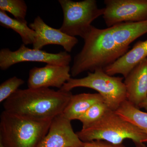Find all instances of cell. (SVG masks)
<instances>
[{"mask_svg":"<svg viewBox=\"0 0 147 147\" xmlns=\"http://www.w3.org/2000/svg\"><path fill=\"white\" fill-rule=\"evenodd\" d=\"M71 92L50 88L18 89L4 102L7 112L32 120L51 121L62 114L71 98Z\"/></svg>","mask_w":147,"mask_h":147,"instance_id":"cell-1","label":"cell"},{"mask_svg":"<svg viewBox=\"0 0 147 147\" xmlns=\"http://www.w3.org/2000/svg\"><path fill=\"white\" fill-rule=\"evenodd\" d=\"M84 40L82 50L74 59L70 71L73 77L85 71L93 72L98 69H104L129 50L120 44L111 28L101 29L92 26Z\"/></svg>","mask_w":147,"mask_h":147,"instance_id":"cell-2","label":"cell"},{"mask_svg":"<svg viewBox=\"0 0 147 147\" xmlns=\"http://www.w3.org/2000/svg\"><path fill=\"white\" fill-rule=\"evenodd\" d=\"M76 133L84 142L102 140L121 144L124 140L129 139L136 147H147L145 144L147 136L144 132L111 110L89 127Z\"/></svg>","mask_w":147,"mask_h":147,"instance_id":"cell-3","label":"cell"},{"mask_svg":"<svg viewBox=\"0 0 147 147\" xmlns=\"http://www.w3.org/2000/svg\"><path fill=\"white\" fill-rule=\"evenodd\" d=\"M51 121L32 120L4 110L0 116V144L4 147H36L47 134Z\"/></svg>","mask_w":147,"mask_h":147,"instance_id":"cell-4","label":"cell"},{"mask_svg":"<svg viewBox=\"0 0 147 147\" xmlns=\"http://www.w3.org/2000/svg\"><path fill=\"white\" fill-rule=\"evenodd\" d=\"M123 78L110 76L103 69H98L80 79L70 78L60 89L71 92L78 87L89 88L96 91L103 98L110 110L115 111L126 100V90Z\"/></svg>","mask_w":147,"mask_h":147,"instance_id":"cell-5","label":"cell"},{"mask_svg":"<svg viewBox=\"0 0 147 147\" xmlns=\"http://www.w3.org/2000/svg\"><path fill=\"white\" fill-rule=\"evenodd\" d=\"M58 2L63 16L59 30L69 36H79L85 39L91 30L92 22L104 13V8H99L96 0H59Z\"/></svg>","mask_w":147,"mask_h":147,"instance_id":"cell-6","label":"cell"},{"mask_svg":"<svg viewBox=\"0 0 147 147\" xmlns=\"http://www.w3.org/2000/svg\"><path fill=\"white\" fill-rule=\"evenodd\" d=\"M71 61V55L65 51L58 53H49L41 50L30 49L24 44L16 51H11L7 48L0 50V69L2 70H7L13 65L24 62L67 66Z\"/></svg>","mask_w":147,"mask_h":147,"instance_id":"cell-7","label":"cell"},{"mask_svg":"<svg viewBox=\"0 0 147 147\" xmlns=\"http://www.w3.org/2000/svg\"><path fill=\"white\" fill-rule=\"evenodd\" d=\"M102 17L108 28L147 20V0H105Z\"/></svg>","mask_w":147,"mask_h":147,"instance_id":"cell-8","label":"cell"},{"mask_svg":"<svg viewBox=\"0 0 147 147\" xmlns=\"http://www.w3.org/2000/svg\"><path fill=\"white\" fill-rule=\"evenodd\" d=\"M71 121L63 114L55 117L47 134L36 147H84V142L74 131Z\"/></svg>","mask_w":147,"mask_h":147,"instance_id":"cell-9","label":"cell"},{"mask_svg":"<svg viewBox=\"0 0 147 147\" xmlns=\"http://www.w3.org/2000/svg\"><path fill=\"white\" fill-rule=\"evenodd\" d=\"M69 65L47 64L34 67L29 71L28 88L38 89L55 87L60 89L71 77Z\"/></svg>","mask_w":147,"mask_h":147,"instance_id":"cell-10","label":"cell"},{"mask_svg":"<svg viewBox=\"0 0 147 147\" xmlns=\"http://www.w3.org/2000/svg\"><path fill=\"white\" fill-rule=\"evenodd\" d=\"M29 26L36 34L35 41L33 44L34 49L41 50L45 45H59L63 47L66 52L70 53L78 43V40L76 37L69 36L59 29L50 27L39 16L29 24Z\"/></svg>","mask_w":147,"mask_h":147,"instance_id":"cell-11","label":"cell"},{"mask_svg":"<svg viewBox=\"0 0 147 147\" xmlns=\"http://www.w3.org/2000/svg\"><path fill=\"white\" fill-rule=\"evenodd\" d=\"M126 100L139 108L147 96V58L136 65L124 81Z\"/></svg>","mask_w":147,"mask_h":147,"instance_id":"cell-12","label":"cell"},{"mask_svg":"<svg viewBox=\"0 0 147 147\" xmlns=\"http://www.w3.org/2000/svg\"><path fill=\"white\" fill-rule=\"evenodd\" d=\"M147 58V40H140L132 49L103 70L110 76L121 74L125 78L136 65Z\"/></svg>","mask_w":147,"mask_h":147,"instance_id":"cell-13","label":"cell"},{"mask_svg":"<svg viewBox=\"0 0 147 147\" xmlns=\"http://www.w3.org/2000/svg\"><path fill=\"white\" fill-rule=\"evenodd\" d=\"M102 101H104V99L98 93L72 94L62 114L70 121L78 120L92 105Z\"/></svg>","mask_w":147,"mask_h":147,"instance_id":"cell-14","label":"cell"},{"mask_svg":"<svg viewBox=\"0 0 147 147\" xmlns=\"http://www.w3.org/2000/svg\"><path fill=\"white\" fill-rule=\"evenodd\" d=\"M0 25L6 28L11 29L18 34L24 45H33L34 43L36 34L33 30L28 26L27 22L11 18L5 11L0 10Z\"/></svg>","mask_w":147,"mask_h":147,"instance_id":"cell-15","label":"cell"},{"mask_svg":"<svg viewBox=\"0 0 147 147\" xmlns=\"http://www.w3.org/2000/svg\"><path fill=\"white\" fill-rule=\"evenodd\" d=\"M115 112L122 118L143 130L147 136L145 143L147 142V113L140 110L127 100Z\"/></svg>","mask_w":147,"mask_h":147,"instance_id":"cell-16","label":"cell"},{"mask_svg":"<svg viewBox=\"0 0 147 147\" xmlns=\"http://www.w3.org/2000/svg\"><path fill=\"white\" fill-rule=\"evenodd\" d=\"M110 110L104 101L97 102L92 106L78 120L82 124V129L88 128L100 119Z\"/></svg>","mask_w":147,"mask_h":147,"instance_id":"cell-17","label":"cell"},{"mask_svg":"<svg viewBox=\"0 0 147 147\" xmlns=\"http://www.w3.org/2000/svg\"><path fill=\"white\" fill-rule=\"evenodd\" d=\"M0 10L9 12L17 20L27 22L28 6L24 0H1Z\"/></svg>","mask_w":147,"mask_h":147,"instance_id":"cell-18","label":"cell"},{"mask_svg":"<svg viewBox=\"0 0 147 147\" xmlns=\"http://www.w3.org/2000/svg\"><path fill=\"white\" fill-rule=\"evenodd\" d=\"M24 83L23 79L14 76L2 83L0 85V102H4Z\"/></svg>","mask_w":147,"mask_h":147,"instance_id":"cell-19","label":"cell"},{"mask_svg":"<svg viewBox=\"0 0 147 147\" xmlns=\"http://www.w3.org/2000/svg\"><path fill=\"white\" fill-rule=\"evenodd\" d=\"M84 147H127L123 144H115L102 140H94L84 142Z\"/></svg>","mask_w":147,"mask_h":147,"instance_id":"cell-20","label":"cell"},{"mask_svg":"<svg viewBox=\"0 0 147 147\" xmlns=\"http://www.w3.org/2000/svg\"><path fill=\"white\" fill-rule=\"evenodd\" d=\"M142 108L147 110V96L144 102L141 103L139 106V109H142Z\"/></svg>","mask_w":147,"mask_h":147,"instance_id":"cell-21","label":"cell"},{"mask_svg":"<svg viewBox=\"0 0 147 147\" xmlns=\"http://www.w3.org/2000/svg\"><path fill=\"white\" fill-rule=\"evenodd\" d=\"M0 147H4L1 144H0Z\"/></svg>","mask_w":147,"mask_h":147,"instance_id":"cell-22","label":"cell"},{"mask_svg":"<svg viewBox=\"0 0 147 147\" xmlns=\"http://www.w3.org/2000/svg\"></svg>","mask_w":147,"mask_h":147,"instance_id":"cell-23","label":"cell"}]
</instances>
